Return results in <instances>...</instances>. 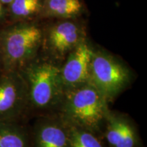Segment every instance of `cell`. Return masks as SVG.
<instances>
[{"instance_id": "3957f363", "label": "cell", "mask_w": 147, "mask_h": 147, "mask_svg": "<svg viewBox=\"0 0 147 147\" xmlns=\"http://www.w3.org/2000/svg\"><path fill=\"white\" fill-rule=\"evenodd\" d=\"M43 40L42 29L34 24H19L0 36V55L5 71H20L34 59Z\"/></svg>"}, {"instance_id": "5b68a950", "label": "cell", "mask_w": 147, "mask_h": 147, "mask_svg": "<svg viewBox=\"0 0 147 147\" xmlns=\"http://www.w3.org/2000/svg\"><path fill=\"white\" fill-rule=\"evenodd\" d=\"M27 104V84L21 72L5 71L0 77V121L15 118Z\"/></svg>"}, {"instance_id": "30bf717a", "label": "cell", "mask_w": 147, "mask_h": 147, "mask_svg": "<svg viewBox=\"0 0 147 147\" xmlns=\"http://www.w3.org/2000/svg\"><path fill=\"white\" fill-rule=\"evenodd\" d=\"M0 147H30L26 132L10 121H0Z\"/></svg>"}, {"instance_id": "277c9868", "label": "cell", "mask_w": 147, "mask_h": 147, "mask_svg": "<svg viewBox=\"0 0 147 147\" xmlns=\"http://www.w3.org/2000/svg\"><path fill=\"white\" fill-rule=\"evenodd\" d=\"M131 80L129 69L112 55L94 52L90 67L89 83L107 102H111L128 87Z\"/></svg>"}, {"instance_id": "7a4b0ae2", "label": "cell", "mask_w": 147, "mask_h": 147, "mask_svg": "<svg viewBox=\"0 0 147 147\" xmlns=\"http://www.w3.org/2000/svg\"><path fill=\"white\" fill-rule=\"evenodd\" d=\"M26 82L28 103L40 110L59 106L64 90L60 67L51 61L34 59L19 71Z\"/></svg>"}, {"instance_id": "5bb4252c", "label": "cell", "mask_w": 147, "mask_h": 147, "mask_svg": "<svg viewBox=\"0 0 147 147\" xmlns=\"http://www.w3.org/2000/svg\"><path fill=\"white\" fill-rule=\"evenodd\" d=\"M4 16V9H3V3L0 1V20Z\"/></svg>"}, {"instance_id": "9c48e42d", "label": "cell", "mask_w": 147, "mask_h": 147, "mask_svg": "<svg viewBox=\"0 0 147 147\" xmlns=\"http://www.w3.org/2000/svg\"><path fill=\"white\" fill-rule=\"evenodd\" d=\"M105 136L111 147H138V136L126 117L109 112L106 117Z\"/></svg>"}, {"instance_id": "52a82bcc", "label": "cell", "mask_w": 147, "mask_h": 147, "mask_svg": "<svg viewBox=\"0 0 147 147\" xmlns=\"http://www.w3.org/2000/svg\"><path fill=\"white\" fill-rule=\"evenodd\" d=\"M83 40V34L78 25L63 21L49 29L45 38V46L53 57L62 59Z\"/></svg>"}, {"instance_id": "9a60e30c", "label": "cell", "mask_w": 147, "mask_h": 147, "mask_svg": "<svg viewBox=\"0 0 147 147\" xmlns=\"http://www.w3.org/2000/svg\"><path fill=\"white\" fill-rule=\"evenodd\" d=\"M12 1H13V0H0V1H1L3 4H10Z\"/></svg>"}, {"instance_id": "ba28073f", "label": "cell", "mask_w": 147, "mask_h": 147, "mask_svg": "<svg viewBox=\"0 0 147 147\" xmlns=\"http://www.w3.org/2000/svg\"><path fill=\"white\" fill-rule=\"evenodd\" d=\"M69 126L60 118L38 121L34 131V147H68Z\"/></svg>"}, {"instance_id": "8992f818", "label": "cell", "mask_w": 147, "mask_h": 147, "mask_svg": "<svg viewBox=\"0 0 147 147\" xmlns=\"http://www.w3.org/2000/svg\"><path fill=\"white\" fill-rule=\"evenodd\" d=\"M93 53L90 46L83 40L67 55L65 62L60 67L65 91L89 83Z\"/></svg>"}, {"instance_id": "4fadbf2b", "label": "cell", "mask_w": 147, "mask_h": 147, "mask_svg": "<svg viewBox=\"0 0 147 147\" xmlns=\"http://www.w3.org/2000/svg\"><path fill=\"white\" fill-rule=\"evenodd\" d=\"M41 7L40 0H13L10 3L11 14L14 17L19 18L34 15Z\"/></svg>"}, {"instance_id": "8fae6325", "label": "cell", "mask_w": 147, "mask_h": 147, "mask_svg": "<svg viewBox=\"0 0 147 147\" xmlns=\"http://www.w3.org/2000/svg\"><path fill=\"white\" fill-rule=\"evenodd\" d=\"M46 14L58 18H71L82 10L80 0H47L45 4Z\"/></svg>"}, {"instance_id": "7c38bea8", "label": "cell", "mask_w": 147, "mask_h": 147, "mask_svg": "<svg viewBox=\"0 0 147 147\" xmlns=\"http://www.w3.org/2000/svg\"><path fill=\"white\" fill-rule=\"evenodd\" d=\"M68 126V147H104L94 132L78 127Z\"/></svg>"}, {"instance_id": "6da1fadb", "label": "cell", "mask_w": 147, "mask_h": 147, "mask_svg": "<svg viewBox=\"0 0 147 147\" xmlns=\"http://www.w3.org/2000/svg\"><path fill=\"white\" fill-rule=\"evenodd\" d=\"M59 106V117L65 123L94 133L105 123L110 112L107 100L91 83L65 91Z\"/></svg>"}]
</instances>
